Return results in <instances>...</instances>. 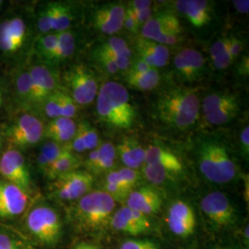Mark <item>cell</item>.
<instances>
[{
  "label": "cell",
  "instance_id": "6da1fadb",
  "mask_svg": "<svg viewBox=\"0 0 249 249\" xmlns=\"http://www.w3.org/2000/svg\"><path fill=\"white\" fill-rule=\"evenodd\" d=\"M116 200L103 190L90 191L73 205L70 219L77 231L96 233L110 225Z\"/></svg>",
  "mask_w": 249,
  "mask_h": 249
},
{
  "label": "cell",
  "instance_id": "7a4b0ae2",
  "mask_svg": "<svg viewBox=\"0 0 249 249\" xmlns=\"http://www.w3.org/2000/svg\"><path fill=\"white\" fill-rule=\"evenodd\" d=\"M156 109L163 124L177 129H187L196 124L199 117L200 102L195 89L177 87L160 95Z\"/></svg>",
  "mask_w": 249,
  "mask_h": 249
},
{
  "label": "cell",
  "instance_id": "3957f363",
  "mask_svg": "<svg viewBox=\"0 0 249 249\" xmlns=\"http://www.w3.org/2000/svg\"><path fill=\"white\" fill-rule=\"evenodd\" d=\"M196 160L201 175L208 181L223 185L237 176V165L223 141L207 137L196 144Z\"/></svg>",
  "mask_w": 249,
  "mask_h": 249
},
{
  "label": "cell",
  "instance_id": "277c9868",
  "mask_svg": "<svg viewBox=\"0 0 249 249\" xmlns=\"http://www.w3.org/2000/svg\"><path fill=\"white\" fill-rule=\"evenodd\" d=\"M96 111L99 118L108 126L127 129L132 126L136 112L127 89L118 82L105 83L97 93Z\"/></svg>",
  "mask_w": 249,
  "mask_h": 249
},
{
  "label": "cell",
  "instance_id": "5b68a950",
  "mask_svg": "<svg viewBox=\"0 0 249 249\" xmlns=\"http://www.w3.org/2000/svg\"><path fill=\"white\" fill-rule=\"evenodd\" d=\"M25 226L30 235L43 246L54 247L61 240L62 221L57 212L49 206L34 207L27 214Z\"/></svg>",
  "mask_w": 249,
  "mask_h": 249
},
{
  "label": "cell",
  "instance_id": "8992f818",
  "mask_svg": "<svg viewBox=\"0 0 249 249\" xmlns=\"http://www.w3.org/2000/svg\"><path fill=\"white\" fill-rule=\"evenodd\" d=\"M69 94L78 106H88L98 93V82L88 67L79 64L72 66L64 74Z\"/></svg>",
  "mask_w": 249,
  "mask_h": 249
},
{
  "label": "cell",
  "instance_id": "52a82bcc",
  "mask_svg": "<svg viewBox=\"0 0 249 249\" xmlns=\"http://www.w3.org/2000/svg\"><path fill=\"white\" fill-rule=\"evenodd\" d=\"M44 131V124L37 116L23 114L7 128L6 139L11 149H27L41 142Z\"/></svg>",
  "mask_w": 249,
  "mask_h": 249
},
{
  "label": "cell",
  "instance_id": "ba28073f",
  "mask_svg": "<svg viewBox=\"0 0 249 249\" xmlns=\"http://www.w3.org/2000/svg\"><path fill=\"white\" fill-rule=\"evenodd\" d=\"M93 176L85 170H75L53 180L52 196L62 201H77L90 192Z\"/></svg>",
  "mask_w": 249,
  "mask_h": 249
},
{
  "label": "cell",
  "instance_id": "9c48e42d",
  "mask_svg": "<svg viewBox=\"0 0 249 249\" xmlns=\"http://www.w3.org/2000/svg\"><path fill=\"white\" fill-rule=\"evenodd\" d=\"M142 37L167 46L178 44L182 28L178 17L172 12H163L151 19L141 28Z\"/></svg>",
  "mask_w": 249,
  "mask_h": 249
},
{
  "label": "cell",
  "instance_id": "30bf717a",
  "mask_svg": "<svg viewBox=\"0 0 249 249\" xmlns=\"http://www.w3.org/2000/svg\"><path fill=\"white\" fill-rule=\"evenodd\" d=\"M200 208L209 222L217 229H229L237 221L234 206L222 192L214 191L207 194L200 201Z\"/></svg>",
  "mask_w": 249,
  "mask_h": 249
},
{
  "label": "cell",
  "instance_id": "8fae6325",
  "mask_svg": "<svg viewBox=\"0 0 249 249\" xmlns=\"http://www.w3.org/2000/svg\"><path fill=\"white\" fill-rule=\"evenodd\" d=\"M0 175L6 181L30 193L32 178L23 154L16 149H9L0 158Z\"/></svg>",
  "mask_w": 249,
  "mask_h": 249
},
{
  "label": "cell",
  "instance_id": "7c38bea8",
  "mask_svg": "<svg viewBox=\"0 0 249 249\" xmlns=\"http://www.w3.org/2000/svg\"><path fill=\"white\" fill-rule=\"evenodd\" d=\"M29 30L21 16L6 18L0 23V52L6 55H16L26 45Z\"/></svg>",
  "mask_w": 249,
  "mask_h": 249
},
{
  "label": "cell",
  "instance_id": "4fadbf2b",
  "mask_svg": "<svg viewBox=\"0 0 249 249\" xmlns=\"http://www.w3.org/2000/svg\"><path fill=\"white\" fill-rule=\"evenodd\" d=\"M166 222L170 231L175 235L187 238L194 233L196 229V214L186 201L177 200L168 209Z\"/></svg>",
  "mask_w": 249,
  "mask_h": 249
},
{
  "label": "cell",
  "instance_id": "5bb4252c",
  "mask_svg": "<svg viewBox=\"0 0 249 249\" xmlns=\"http://www.w3.org/2000/svg\"><path fill=\"white\" fill-rule=\"evenodd\" d=\"M30 203V193L9 183L0 181V218L10 219L19 216Z\"/></svg>",
  "mask_w": 249,
  "mask_h": 249
},
{
  "label": "cell",
  "instance_id": "9a60e30c",
  "mask_svg": "<svg viewBox=\"0 0 249 249\" xmlns=\"http://www.w3.org/2000/svg\"><path fill=\"white\" fill-rule=\"evenodd\" d=\"M110 226L116 231L138 236L149 231L151 223L148 216L127 207H122L113 214Z\"/></svg>",
  "mask_w": 249,
  "mask_h": 249
},
{
  "label": "cell",
  "instance_id": "2e32d148",
  "mask_svg": "<svg viewBox=\"0 0 249 249\" xmlns=\"http://www.w3.org/2000/svg\"><path fill=\"white\" fill-rule=\"evenodd\" d=\"M125 9L121 3H108L93 13L92 23L101 33L112 36L123 28Z\"/></svg>",
  "mask_w": 249,
  "mask_h": 249
},
{
  "label": "cell",
  "instance_id": "e0dca14e",
  "mask_svg": "<svg viewBox=\"0 0 249 249\" xmlns=\"http://www.w3.org/2000/svg\"><path fill=\"white\" fill-rule=\"evenodd\" d=\"M174 65L179 76L191 82L201 78L206 61L203 54L196 49L186 48L176 54Z\"/></svg>",
  "mask_w": 249,
  "mask_h": 249
},
{
  "label": "cell",
  "instance_id": "ac0fdd59",
  "mask_svg": "<svg viewBox=\"0 0 249 249\" xmlns=\"http://www.w3.org/2000/svg\"><path fill=\"white\" fill-rule=\"evenodd\" d=\"M124 203L128 209L149 217L160 212L162 197L157 189L146 186L132 190Z\"/></svg>",
  "mask_w": 249,
  "mask_h": 249
},
{
  "label": "cell",
  "instance_id": "d6986e66",
  "mask_svg": "<svg viewBox=\"0 0 249 249\" xmlns=\"http://www.w3.org/2000/svg\"><path fill=\"white\" fill-rule=\"evenodd\" d=\"M29 73L33 87V104H43L45 99L57 89V78L44 65L33 66Z\"/></svg>",
  "mask_w": 249,
  "mask_h": 249
},
{
  "label": "cell",
  "instance_id": "ffe728a7",
  "mask_svg": "<svg viewBox=\"0 0 249 249\" xmlns=\"http://www.w3.org/2000/svg\"><path fill=\"white\" fill-rule=\"evenodd\" d=\"M145 164L155 165L180 175L184 165L178 155L171 151L169 148L158 143L151 144L145 149Z\"/></svg>",
  "mask_w": 249,
  "mask_h": 249
},
{
  "label": "cell",
  "instance_id": "44dd1931",
  "mask_svg": "<svg viewBox=\"0 0 249 249\" xmlns=\"http://www.w3.org/2000/svg\"><path fill=\"white\" fill-rule=\"evenodd\" d=\"M179 13L196 28L207 25L212 19V5L206 0H179L176 2Z\"/></svg>",
  "mask_w": 249,
  "mask_h": 249
},
{
  "label": "cell",
  "instance_id": "7402d4cb",
  "mask_svg": "<svg viewBox=\"0 0 249 249\" xmlns=\"http://www.w3.org/2000/svg\"><path fill=\"white\" fill-rule=\"evenodd\" d=\"M139 57L147 63L151 68L157 70L167 65L170 52L167 46L160 45L151 40L140 37L136 43Z\"/></svg>",
  "mask_w": 249,
  "mask_h": 249
},
{
  "label": "cell",
  "instance_id": "603a6c76",
  "mask_svg": "<svg viewBox=\"0 0 249 249\" xmlns=\"http://www.w3.org/2000/svg\"><path fill=\"white\" fill-rule=\"evenodd\" d=\"M116 151L126 168L138 170L145 164V149L134 137L124 138Z\"/></svg>",
  "mask_w": 249,
  "mask_h": 249
},
{
  "label": "cell",
  "instance_id": "cb8c5ba5",
  "mask_svg": "<svg viewBox=\"0 0 249 249\" xmlns=\"http://www.w3.org/2000/svg\"><path fill=\"white\" fill-rule=\"evenodd\" d=\"M77 125L78 124L71 118H53L45 126L44 137L60 144L71 143L76 133Z\"/></svg>",
  "mask_w": 249,
  "mask_h": 249
},
{
  "label": "cell",
  "instance_id": "d4e9b609",
  "mask_svg": "<svg viewBox=\"0 0 249 249\" xmlns=\"http://www.w3.org/2000/svg\"><path fill=\"white\" fill-rule=\"evenodd\" d=\"M80 164L81 160L80 157L72 151H68L57 160H54L44 174L46 178L54 180L55 178H59L65 174L78 170Z\"/></svg>",
  "mask_w": 249,
  "mask_h": 249
},
{
  "label": "cell",
  "instance_id": "484cf974",
  "mask_svg": "<svg viewBox=\"0 0 249 249\" xmlns=\"http://www.w3.org/2000/svg\"><path fill=\"white\" fill-rule=\"evenodd\" d=\"M103 191L112 196L116 202H125L132 189L124 183L117 170H112L107 174V178L104 181Z\"/></svg>",
  "mask_w": 249,
  "mask_h": 249
},
{
  "label": "cell",
  "instance_id": "4316f807",
  "mask_svg": "<svg viewBox=\"0 0 249 249\" xmlns=\"http://www.w3.org/2000/svg\"><path fill=\"white\" fill-rule=\"evenodd\" d=\"M71 151V144H60L49 141L45 142L37 157V163L39 168L45 173L53 161L57 160L64 153Z\"/></svg>",
  "mask_w": 249,
  "mask_h": 249
},
{
  "label": "cell",
  "instance_id": "83f0119b",
  "mask_svg": "<svg viewBox=\"0 0 249 249\" xmlns=\"http://www.w3.org/2000/svg\"><path fill=\"white\" fill-rule=\"evenodd\" d=\"M76 49V37L68 30L57 33V45L48 61L60 62L71 56Z\"/></svg>",
  "mask_w": 249,
  "mask_h": 249
},
{
  "label": "cell",
  "instance_id": "f1b7e54d",
  "mask_svg": "<svg viewBox=\"0 0 249 249\" xmlns=\"http://www.w3.org/2000/svg\"><path fill=\"white\" fill-rule=\"evenodd\" d=\"M160 73L155 70L151 69L148 71L130 74L126 73L125 81L133 89L139 90H151L155 89L160 83Z\"/></svg>",
  "mask_w": 249,
  "mask_h": 249
},
{
  "label": "cell",
  "instance_id": "f546056e",
  "mask_svg": "<svg viewBox=\"0 0 249 249\" xmlns=\"http://www.w3.org/2000/svg\"><path fill=\"white\" fill-rule=\"evenodd\" d=\"M53 33H61L68 31L73 20L72 9L69 4L62 2H52Z\"/></svg>",
  "mask_w": 249,
  "mask_h": 249
},
{
  "label": "cell",
  "instance_id": "4dcf8cb0",
  "mask_svg": "<svg viewBox=\"0 0 249 249\" xmlns=\"http://www.w3.org/2000/svg\"><path fill=\"white\" fill-rule=\"evenodd\" d=\"M210 52L213 64L217 70L224 71L233 62V59L228 51L227 37H223L215 41L211 47Z\"/></svg>",
  "mask_w": 249,
  "mask_h": 249
},
{
  "label": "cell",
  "instance_id": "1f68e13d",
  "mask_svg": "<svg viewBox=\"0 0 249 249\" xmlns=\"http://www.w3.org/2000/svg\"><path fill=\"white\" fill-rule=\"evenodd\" d=\"M239 100H235L222 107L211 114L204 116L205 120L208 124L212 125H222L232 120L239 113Z\"/></svg>",
  "mask_w": 249,
  "mask_h": 249
},
{
  "label": "cell",
  "instance_id": "d6a6232c",
  "mask_svg": "<svg viewBox=\"0 0 249 249\" xmlns=\"http://www.w3.org/2000/svg\"><path fill=\"white\" fill-rule=\"evenodd\" d=\"M143 176L153 186H160L167 182L175 181L178 175L155 165L144 164L142 170Z\"/></svg>",
  "mask_w": 249,
  "mask_h": 249
},
{
  "label": "cell",
  "instance_id": "836d02e7",
  "mask_svg": "<svg viewBox=\"0 0 249 249\" xmlns=\"http://www.w3.org/2000/svg\"><path fill=\"white\" fill-rule=\"evenodd\" d=\"M236 99H238L236 95L226 92H214L212 94H209L205 97L201 105L202 114L203 116L211 114L214 111L235 101Z\"/></svg>",
  "mask_w": 249,
  "mask_h": 249
},
{
  "label": "cell",
  "instance_id": "e575fe53",
  "mask_svg": "<svg viewBox=\"0 0 249 249\" xmlns=\"http://www.w3.org/2000/svg\"><path fill=\"white\" fill-rule=\"evenodd\" d=\"M0 249H36L20 235L5 228H0Z\"/></svg>",
  "mask_w": 249,
  "mask_h": 249
},
{
  "label": "cell",
  "instance_id": "d590c367",
  "mask_svg": "<svg viewBox=\"0 0 249 249\" xmlns=\"http://www.w3.org/2000/svg\"><path fill=\"white\" fill-rule=\"evenodd\" d=\"M15 84L16 92L19 100L33 104V87L29 71L23 70L18 72Z\"/></svg>",
  "mask_w": 249,
  "mask_h": 249
},
{
  "label": "cell",
  "instance_id": "8d00e7d4",
  "mask_svg": "<svg viewBox=\"0 0 249 249\" xmlns=\"http://www.w3.org/2000/svg\"><path fill=\"white\" fill-rule=\"evenodd\" d=\"M57 45V33H49L46 35H42L37 40L36 51L37 53L45 58V60H49L52 55L53 50Z\"/></svg>",
  "mask_w": 249,
  "mask_h": 249
},
{
  "label": "cell",
  "instance_id": "74e56055",
  "mask_svg": "<svg viewBox=\"0 0 249 249\" xmlns=\"http://www.w3.org/2000/svg\"><path fill=\"white\" fill-rule=\"evenodd\" d=\"M84 140L86 151H93L100 146V139L96 129L87 121H82L77 125Z\"/></svg>",
  "mask_w": 249,
  "mask_h": 249
},
{
  "label": "cell",
  "instance_id": "f35d334b",
  "mask_svg": "<svg viewBox=\"0 0 249 249\" xmlns=\"http://www.w3.org/2000/svg\"><path fill=\"white\" fill-rule=\"evenodd\" d=\"M52 21H53V10L52 2L47 3L43 6L37 16V28L42 35H46L53 33L52 31Z\"/></svg>",
  "mask_w": 249,
  "mask_h": 249
},
{
  "label": "cell",
  "instance_id": "ab89813d",
  "mask_svg": "<svg viewBox=\"0 0 249 249\" xmlns=\"http://www.w3.org/2000/svg\"><path fill=\"white\" fill-rule=\"evenodd\" d=\"M44 111L45 116L51 119L62 117L61 114V102H60V92L57 89L45 99L44 103Z\"/></svg>",
  "mask_w": 249,
  "mask_h": 249
},
{
  "label": "cell",
  "instance_id": "60d3db41",
  "mask_svg": "<svg viewBox=\"0 0 249 249\" xmlns=\"http://www.w3.org/2000/svg\"><path fill=\"white\" fill-rule=\"evenodd\" d=\"M97 47L110 53H132L124 39L119 37H111Z\"/></svg>",
  "mask_w": 249,
  "mask_h": 249
},
{
  "label": "cell",
  "instance_id": "b9f144b4",
  "mask_svg": "<svg viewBox=\"0 0 249 249\" xmlns=\"http://www.w3.org/2000/svg\"><path fill=\"white\" fill-rule=\"evenodd\" d=\"M119 249H161L159 244L147 238H129L124 240Z\"/></svg>",
  "mask_w": 249,
  "mask_h": 249
},
{
  "label": "cell",
  "instance_id": "7bdbcfd3",
  "mask_svg": "<svg viewBox=\"0 0 249 249\" xmlns=\"http://www.w3.org/2000/svg\"><path fill=\"white\" fill-rule=\"evenodd\" d=\"M60 92V102H61V114L62 117L71 118L77 115L78 105L73 101L71 95L68 92H65L59 89Z\"/></svg>",
  "mask_w": 249,
  "mask_h": 249
},
{
  "label": "cell",
  "instance_id": "ee69618b",
  "mask_svg": "<svg viewBox=\"0 0 249 249\" xmlns=\"http://www.w3.org/2000/svg\"><path fill=\"white\" fill-rule=\"evenodd\" d=\"M99 151L101 153V157L96 164L92 167V169L89 171L90 175H100V174H105V173H109L110 171L114 169L116 165V159L110 158L106 156L99 148Z\"/></svg>",
  "mask_w": 249,
  "mask_h": 249
},
{
  "label": "cell",
  "instance_id": "f6af8a7d",
  "mask_svg": "<svg viewBox=\"0 0 249 249\" xmlns=\"http://www.w3.org/2000/svg\"><path fill=\"white\" fill-rule=\"evenodd\" d=\"M94 56L97 59L99 64L102 66V68L109 74L114 75L116 74L117 72L119 71L117 66H116L115 61L110 58L108 55L105 54V53H101L99 51H94Z\"/></svg>",
  "mask_w": 249,
  "mask_h": 249
},
{
  "label": "cell",
  "instance_id": "bcb514c9",
  "mask_svg": "<svg viewBox=\"0 0 249 249\" xmlns=\"http://www.w3.org/2000/svg\"><path fill=\"white\" fill-rule=\"evenodd\" d=\"M120 177L124 180V183L133 189V187L138 184L139 179H140V173L138 170L130 169V168H121L117 170Z\"/></svg>",
  "mask_w": 249,
  "mask_h": 249
},
{
  "label": "cell",
  "instance_id": "7dc6e473",
  "mask_svg": "<svg viewBox=\"0 0 249 249\" xmlns=\"http://www.w3.org/2000/svg\"><path fill=\"white\" fill-rule=\"evenodd\" d=\"M227 39H228V51H229L231 58L234 61L243 52V50L245 48V45H244L243 41L236 36H229V37H227Z\"/></svg>",
  "mask_w": 249,
  "mask_h": 249
},
{
  "label": "cell",
  "instance_id": "c3c4849f",
  "mask_svg": "<svg viewBox=\"0 0 249 249\" xmlns=\"http://www.w3.org/2000/svg\"><path fill=\"white\" fill-rule=\"evenodd\" d=\"M123 27H124L126 30H128L129 32L135 33V34H137L141 29V26L136 18L133 10L129 8L125 9Z\"/></svg>",
  "mask_w": 249,
  "mask_h": 249
},
{
  "label": "cell",
  "instance_id": "681fc988",
  "mask_svg": "<svg viewBox=\"0 0 249 249\" xmlns=\"http://www.w3.org/2000/svg\"><path fill=\"white\" fill-rule=\"evenodd\" d=\"M240 148L243 156L248 160L249 155V127L245 126L240 135Z\"/></svg>",
  "mask_w": 249,
  "mask_h": 249
},
{
  "label": "cell",
  "instance_id": "f907efd6",
  "mask_svg": "<svg viewBox=\"0 0 249 249\" xmlns=\"http://www.w3.org/2000/svg\"><path fill=\"white\" fill-rule=\"evenodd\" d=\"M151 68L147 63L142 60V58H137L134 62L131 63V66L129 70L126 71V73L130 74H139V73H143V72L148 71L151 70Z\"/></svg>",
  "mask_w": 249,
  "mask_h": 249
},
{
  "label": "cell",
  "instance_id": "816d5d0a",
  "mask_svg": "<svg viewBox=\"0 0 249 249\" xmlns=\"http://www.w3.org/2000/svg\"><path fill=\"white\" fill-rule=\"evenodd\" d=\"M134 13H135V16H136V18H137V20H138V22H139L141 28H142L146 22H148V21L151 19V17H152V9H151V8L144 9V10H142V11L134 12Z\"/></svg>",
  "mask_w": 249,
  "mask_h": 249
},
{
  "label": "cell",
  "instance_id": "f5cc1de1",
  "mask_svg": "<svg viewBox=\"0 0 249 249\" xmlns=\"http://www.w3.org/2000/svg\"><path fill=\"white\" fill-rule=\"evenodd\" d=\"M151 5L152 2L149 0H135L130 2L128 8L132 9L134 12H138L144 9H150L151 8Z\"/></svg>",
  "mask_w": 249,
  "mask_h": 249
},
{
  "label": "cell",
  "instance_id": "db71d44e",
  "mask_svg": "<svg viewBox=\"0 0 249 249\" xmlns=\"http://www.w3.org/2000/svg\"><path fill=\"white\" fill-rule=\"evenodd\" d=\"M232 3H233V6L237 12L243 13V14L249 13V0H234V1H232Z\"/></svg>",
  "mask_w": 249,
  "mask_h": 249
},
{
  "label": "cell",
  "instance_id": "11a10c76",
  "mask_svg": "<svg viewBox=\"0 0 249 249\" xmlns=\"http://www.w3.org/2000/svg\"><path fill=\"white\" fill-rule=\"evenodd\" d=\"M249 56H248V55H247V56H244V57L242 58V60H241L240 66H239L238 71H239V73L242 74V75H244V76H248V75H249Z\"/></svg>",
  "mask_w": 249,
  "mask_h": 249
},
{
  "label": "cell",
  "instance_id": "9f6ffc18",
  "mask_svg": "<svg viewBox=\"0 0 249 249\" xmlns=\"http://www.w3.org/2000/svg\"><path fill=\"white\" fill-rule=\"evenodd\" d=\"M72 249H99L98 247L94 244L88 243V242H80L77 244Z\"/></svg>",
  "mask_w": 249,
  "mask_h": 249
},
{
  "label": "cell",
  "instance_id": "6f0895ef",
  "mask_svg": "<svg viewBox=\"0 0 249 249\" xmlns=\"http://www.w3.org/2000/svg\"><path fill=\"white\" fill-rule=\"evenodd\" d=\"M244 239L245 242H247V244H249V225L246 226L245 230H244Z\"/></svg>",
  "mask_w": 249,
  "mask_h": 249
},
{
  "label": "cell",
  "instance_id": "680465c9",
  "mask_svg": "<svg viewBox=\"0 0 249 249\" xmlns=\"http://www.w3.org/2000/svg\"><path fill=\"white\" fill-rule=\"evenodd\" d=\"M2 102H3V99H2V92H1V89H0V108L2 107Z\"/></svg>",
  "mask_w": 249,
  "mask_h": 249
},
{
  "label": "cell",
  "instance_id": "91938a15",
  "mask_svg": "<svg viewBox=\"0 0 249 249\" xmlns=\"http://www.w3.org/2000/svg\"><path fill=\"white\" fill-rule=\"evenodd\" d=\"M213 249H229V248H225V247H218V248H215Z\"/></svg>",
  "mask_w": 249,
  "mask_h": 249
},
{
  "label": "cell",
  "instance_id": "94428289",
  "mask_svg": "<svg viewBox=\"0 0 249 249\" xmlns=\"http://www.w3.org/2000/svg\"><path fill=\"white\" fill-rule=\"evenodd\" d=\"M3 3H4V2H3V1H1V0H0V11H1V10H2V7H3V5H4V4H3Z\"/></svg>",
  "mask_w": 249,
  "mask_h": 249
},
{
  "label": "cell",
  "instance_id": "6125c7cd",
  "mask_svg": "<svg viewBox=\"0 0 249 249\" xmlns=\"http://www.w3.org/2000/svg\"><path fill=\"white\" fill-rule=\"evenodd\" d=\"M1 146H2V135L0 133V148H1Z\"/></svg>",
  "mask_w": 249,
  "mask_h": 249
}]
</instances>
